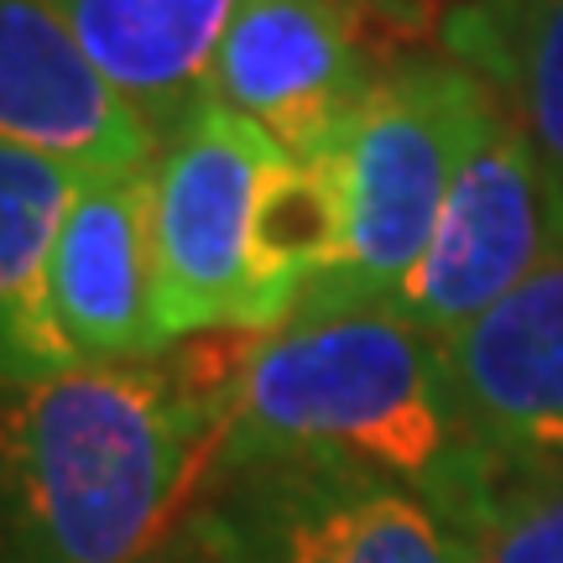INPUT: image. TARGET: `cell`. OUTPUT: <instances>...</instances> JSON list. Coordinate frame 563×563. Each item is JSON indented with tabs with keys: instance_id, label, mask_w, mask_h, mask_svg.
<instances>
[{
	"instance_id": "obj_1",
	"label": "cell",
	"mask_w": 563,
	"mask_h": 563,
	"mask_svg": "<svg viewBox=\"0 0 563 563\" xmlns=\"http://www.w3.org/2000/svg\"><path fill=\"white\" fill-rule=\"evenodd\" d=\"M262 334L0 391V563H136L183 522Z\"/></svg>"
},
{
	"instance_id": "obj_2",
	"label": "cell",
	"mask_w": 563,
	"mask_h": 563,
	"mask_svg": "<svg viewBox=\"0 0 563 563\" xmlns=\"http://www.w3.org/2000/svg\"><path fill=\"white\" fill-rule=\"evenodd\" d=\"M256 454L334 460L412 485L449 527L490 460L460 412L443 340L386 302H302L256 340L214 460Z\"/></svg>"
},
{
	"instance_id": "obj_3",
	"label": "cell",
	"mask_w": 563,
	"mask_h": 563,
	"mask_svg": "<svg viewBox=\"0 0 563 563\" xmlns=\"http://www.w3.org/2000/svg\"><path fill=\"white\" fill-rule=\"evenodd\" d=\"M496 104L501 100L490 95V84L454 58H407L382 68L340 141L350 209L344 262L302 292L308 308L397 302L428 256L449 188Z\"/></svg>"
},
{
	"instance_id": "obj_4",
	"label": "cell",
	"mask_w": 563,
	"mask_h": 563,
	"mask_svg": "<svg viewBox=\"0 0 563 563\" xmlns=\"http://www.w3.org/2000/svg\"><path fill=\"white\" fill-rule=\"evenodd\" d=\"M282 162L287 152L262 125L214 100L157 146L152 241L173 340L220 329L272 334L292 319V302L266 282L256 251L262 194Z\"/></svg>"
},
{
	"instance_id": "obj_5",
	"label": "cell",
	"mask_w": 563,
	"mask_h": 563,
	"mask_svg": "<svg viewBox=\"0 0 563 563\" xmlns=\"http://www.w3.org/2000/svg\"><path fill=\"white\" fill-rule=\"evenodd\" d=\"M188 517L214 563H470L412 485L334 460H214Z\"/></svg>"
},
{
	"instance_id": "obj_6",
	"label": "cell",
	"mask_w": 563,
	"mask_h": 563,
	"mask_svg": "<svg viewBox=\"0 0 563 563\" xmlns=\"http://www.w3.org/2000/svg\"><path fill=\"white\" fill-rule=\"evenodd\" d=\"M553 262H563V167L496 104L391 308L449 340Z\"/></svg>"
},
{
	"instance_id": "obj_7",
	"label": "cell",
	"mask_w": 563,
	"mask_h": 563,
	"mask_svg": "<svg viewBox=\"0 0 563 563\" xmlns=\"http://www.w3.org/2000/svg\"><path fill=\"white\" fill-rule=\"evenodd\" d=\"M361 21L329 0H241L214 53L209 100L262 125L287 157L340 152L371 84Z\"/></svg>"
},
{
	"instance_id": "obj_8",
	"label": "cell",
	"mask_w": 563,
	"mask_h": 563,
	"mask_svg": "<svg viewBox=\"0 0 563 563\" xmlns=\"http://www.w3.org/2000/svg\"><path fill=\"white\" fill-rule=\"evenodd\" d=\"M152 162L84 173L58 224L47 262V313L74 365L157 361L178 344L162 319Z\"/></svg>"
},
{
	"instance_id": "obj_9",
	"label": "cell",
	"mask_w": 563,
	"mask_h": 563,
	"mask_svg": "<svg viewBox=\"0 0 563 563\" xmlns=\"http://www.w3.org/2000/svg\"><path fill=\"white\" fill-rule=\"evenodd\" d=\"M470 433L501 464H563V262L443 340Z\"/></svg>"
},
{
	"instance_id": "obj_10",
	"label": "cell",
	"mask_w": 563,
	"mask_h": 563,
	"mask_svg": "<svg viewBox=\"0 0 563 563\" xmlns=\"http://www.w3.org/2000/svg\"><path fill=\"white\" fill-rule=\"evenodd\" d=\"M0 141L79 173L157 157V136L95 74L47 0H0Z\"/></svg>"
},
{
	"instance_id": "obj_11",
	"label": "cell",
	"mask_w": 563,
	"mask_h": 563,
	"mask_svg": "<svg viewBox=\"0 0 563 563\" xmlns=\"http://www.w3.org/2000/svg\"><path fill=\"white\" fill-rule=\"evenodd\" d=\"M79 53L157 136L209 104V74L241 0H47Z\"/></svg>"
},
{
	"instance_id": "obj_12",
	"label": "cell",
	"mask_w": 563,
	"mask_h": 563,
	"mask_svg": "<svg viewBox=\"0 0 563 563\" xmlns=\"http://www.w3.org/2000/svg\"><path fill=\"white\" fill-rule=\"evenodd\" d=\"M79 178L68 162L0 141V391L74 371L47 313V262Z\"/></svg>"
},
{
	"instance_id": "obj_13",
	"label": "cell",
	"mask_w": 563,
	"mask_h": 563,
	"mask_svg": "<svg viewBox=\"0 0 563 563\" xmlns=\"http://www.w3.org/2000/svg\"><path fill=\"white\" fill-rule=\"evenodd\" d=\"M443 47L563 167V0H464L443 21Z\"/></svg>"
},
{
	"instance_id": "obj_14",
	"label": "cell",
	"mask_w": 563,
	"mask_h": 563,
	"mask_svg": "<svg viewBox=\"0 0 563 563\" xmlns=\"http://www.w3.org/2000/svg\"><path fill=\"white\" fill-rule=\"evenodd\" d=\"M454 532L470 563H563V464L485 460Z\"/></svg>"
},
{
	"instance_id": "obj_15",
	"label": "cell",
	"mask_w": 563,
	"mask_h": 563,
	"mask_svg": "<svg viewBox=\"0 0 563 563\" xmlns=\"http://www.w3.org/2000/svg\"><path fill=\"white\" fill-rule=\"evenodd\" d=\"M136 563H214V553H209V543H203V532L194 527V517L183 511V522L173 527L152 553H141Z\"/></svg>"
},
{
	"instance_id": "obj_16",
	"label": "cell",
	"mask_w": 563,
	"mask_h": 563,
	"mask_svg": "<svg viewBox=\"0 0 563 563\" xmlns=\"http://www.w3.org/2000/svg\"><path fill=\"white\" fill-rule=\"evenodd\" d=\"M355 21H418V0H329Z\"/></svg>"
}]
</instances>
